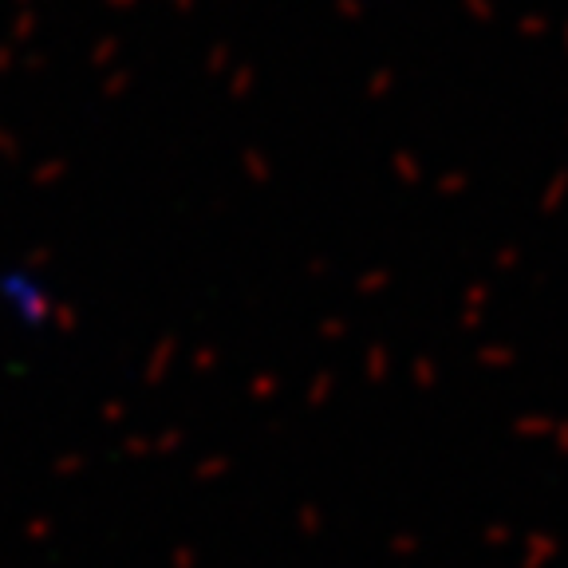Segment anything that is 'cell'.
Wrapping results in <instances>:
<instances>
[]
</instances>
